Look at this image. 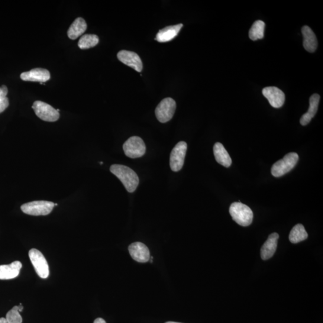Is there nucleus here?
I'll return each instance as SVG.
<instances>
[{"mask_svg":"<svg viewBox=\"0 0 323 323\" xmlns=\"http://www.w3.org/2000/svg\"><path fill=\"white\" fill-rule=\"evenodd\" d=\"M55 203L46 201H36L26 203L21 206L25 214L31 216H46L52 211Z\"/></svg>","mask_w":323,"mask_h":323,"instance_id":"20e7f679","label":"nucleus"},{"mask_svg":"<svg viewBox=\"0 0 323 323\" xmlns=\"http://www.w3.org/2000/svg\"><path fill=\"white\" fill-rule=\"evenodd\" d=\"M126 156L135 159L144 156L146 147L143 139L137 136L129 138L123 145Z\"/></svg>","mask_w":323,"mask_h":323,"instance_id":"39448f33","label":"nucleus"},{"mask_svg":"<svg viewBox=\"0 0 323 323\" xmlns=\"http://www.w3.org/2000/svg\"><path fill=\"white\" fill-rule=\"evenodd\" d=\"M128 249L132 258L138 262L145 263L150 259V251L146 245L141 242L131 244Z\"/></svg>","mask_w":323,"mask_h":323,"instance_id":"f8f14e48","label":"nucleus"},{"mask_svg":"<svg viewBox=\"0 0 323 323\" xmlns=\"http://www.w3.org/2000/svg\"><path fill=\"white\" fill-rule=\"evenodd\" d=\"M229 213L232 219L240 226H250L253 222V211L249 206L240 202L232 203L229 208Z\"/></svg>","mask_w":323,"mask_h":323,"instance_id":"f03ea898","label":"nucleus"},{"mask_svg":"<svg viewBox=\"0 0 323 323\" xmlns=\"http://www.w3.org/2000/svg\"><path fill=\"white\" fill-rule=\"evenodd\" d=\"M265 24L262 21L258 20L254 22L249 31V37L251 40L256 41L262 39L264 37Z\"/></svg>","mask_w":323,"mask_h":323,"instance_id":"4be33fe9","label":"nucleus"},{"mask_svg":"<svg viewBox=\"0 0 323 323\" xmlns=\"http://www.w3.org/2000/svg\"><path fill=\"white\" fill-rule=\"evenodd\" d=\"M213 151H214L215 159L219 164L226 168L231 166V157L227 150L225 149L224 145L221 143H216L213 147Z\"/></svg>","mask_w":323,"mask_h":323,"instance_id":"6ab92c4d","label":"nucleus"},{"mask_svg":"<svg viewBox=\"0 0 323 323\" xmlns=\"http://www.w3.org/2000/svg\"><path fill=\"white\" fill-rule=\"evenodd\" d=\"M187 144L180 141L174 147L170 154V164L171 170L178 172L182 169L186 154Z\"/></svg>","mask_w":323,"mask_h":323,"instance_id":"1a4fd4ad","label":"nucleus"},{"mask_svg":"<svg viewBox=\"0 0 323 323\" xmlns=\"http://www.w3.org/2000/svg\"><path fill=\"white\" fill-rule=\"evenodd\" d=\"M21 78L24 81L38 82L42 83L46 82L50 79V74L48 70L38 68V69H32L27 72L22 73L21 74Z\"/></svg>","mask_w":323,"mask_h":323,"instance_id":"ddd939ff","label":"nucleus"},{"mask_svg":"<svg viewBox=\"0 0 323 323\" xmlns=\"http://www.w3.org/2000/svg\"><path fill=\"white\" fill-rule=\"evenodd\" d=\"M0 323H8V322L6 320V318H0Z\"/></svg>","mask_w":323,"mask_h":323,"instance_id":"bb28decb","label":"nucleus"},{"mask_svg":"<svg viewBox=\"0 0 323 323\" xmlns=\"http://www.w3.org/2000/svg\"><path fill=\"white\" fill-rule=\"evenodd\" d=\"M29 257L38 276L41 279H47L49 276V267L43 254L39 250L32 248L29 251Z\"/></svg>","mask_w":323,"mask_h":323,"instance_id":"423d86ee","label":"nucleus"},{"mask_svg":"<svg viewBox=\"0 0 323 323\" xmlns=\"http://www.w3.org/2000/svg\"><path fill=\"white\" fill-rule=\"evenodd\" d=\"M118 58L122 63L130 67L137 72L143 70V63L140 57L134 51L123 50L118 53Z\"/></svg>","mask_w":323,"mask_h":323,"instance_id":"9d476101","label":"nucleus"},{"mask_svg":"<svg viewBox=\"0 0 323 323\" xmlns=\"http://www.w3.org/2000/svg\"><path fill=\"white\" fill-rule=\"evenodd\" d=\"M24 306L22 305L15 306L6 314V319L8 323H22V318L19 312H22Z\"/></svg>","mask_w":323,"mask_h":323,"instance_id":"b1692460","label":"nucleus"},{"mask_svg":"<svg viewBox=\"0 0 323 323\" xmlns=\"http://www.w3.org/2000/svg\"><path fill=\"white\" fill-rule=\"evenodd\" d=\"M262 93L274 108L282 107L285 102V94L277 87H266L262 90Z\"/></svg>","mask_w":323,"mask_h":323,"instance_id":"9b49d317","label":"nucleus"},{"mask_svg":"<svg viewBox=\"0 0 323 323\" xmlns=\"http://www.w3.org/2000/svg\"><path fill=\"white\" fill-rule=\"evenodd\" d=\"M319 99L320 96L317 93H314L310 97L308 111L300 118V124L303 126L308 125L314 117L318 111Z\"/></svg>","mask_w":323,"mask_h":323,"instance_id":"a211bd4d","label":"nucleus"},{"mask_svg":"<svg viewBox=\"0 0 323 323\" xmlns=\"http://www.w3.org/2000/svg\"><path fill=\"white\" fill-rule=\"evenodd\" d=\"M86 21L82 18H77L68 30V36L70 39L76 40L86 31Z\"/></svg>","mask_w":323,"mask_h":323,"instance_id":"aec40b11","label":"nucleus"},{"mask_svg":"<svg viewBox=\"0 0 323 323\" xmlns=\"http://www.w3.org/2000/svg\"><path fill=\"white\" fill-rule=\"evenodd\" d=\"M303 36V47L310 53L314 52L318 46V41L314 32L308 26H304L302 28Z\"/></svg>","mask_w":323,"mask_h":323,"instance_id":"f3484780","label":"nucleus"},{"mask_svg":"<svg viewBox=\"0 0 323 323\" xmlns=\"http://www.w3.org/2000/svg\"><path fill=\"white\" fill-rule=\"evenodd\" d=\"M166 323H180V322H173V321H169V322H167Z\"/></svg>","mask_w":323,"mask_h":323,"instance_id":"cd10ccee","label":"nucleus"},{"mask_svg":"<svg viewBox=\"0 0 323 323\" xmlns=\"http://www.w3.org/2000/svg\"><path fill=\"white\" fill-rule=\"evenodd\" d=\"M22 267L19 261H15L10 264L0 265V280H11L19 276Z\"/></svg>","mask_w":323,"mask_h":323,"instance_id":"dca6fc26","label":"nucleus"},{"mask_svg":"<svg viewBox=\"0 0 323 323\" xmlns=\"http://www.w3.org/2000/svg\"><path fill=\"white\" fill-rule=\"evenodd\" d=\"M99 43V38L95 34H85L81 37L78 46L81 49H88L96 46Z\"/></svg>","mask_w":323,"mask_h":323,"instance_id":"5701e85b","label":"nucleus"},{"mask_svg":"<svg viewBox=\"0 0 323 323\" xmlns=\"http://www.w3.org/2000/svg\"><path fill=\"white\" fill-rule=\"evenodd\" d=\"M38 118L46 122H56L60 118V113L46 102L37 101L32 106Z\"/></svg>","mask_w":323,"mask_h":323,"instance_id":"6e6552de","label":"nucleus"},{"mask_svg":"<svg viewBox=\"0 0 323 323\" xmlns=\"http://www.w3.org/2000/svg\"><path fill=\"white\" fill-rule=\"evenodd\" d=\"M102 164H103V163H102V162H101V163H100V164L102 165Z\"/></svg>","mask_w":323,"mask_h":323,"instance_id":"c85d7f7f","label":"nucleus"},{"mask_svg":"<svg viewBox=\"0 0 323 323\" xmlns=\"http://www.w3.org/2000/svg\"><path fill=\"white\" fill-rule=\"evenodd\" d=\"M308 235L305 231L304 226L298 224L294 226L289 235V240L293 244L299 243L308 238Z\"/></svg>","mask_w":323,"mask_h":323,"instance_id":"412c9836","label":"nucleus"},{"mask_svg":"<svg viewBox=\"0 0 323 323\" xmlns=\"http://www.w3.org/2000/svg\"><path fill=\"white\" fill-rule=\"evenodd\" d=\"M176 110V102L173 98H166L162 100L155 110L157 120L161 123H167L173 118Z\"/></svg>","mask_w":323,"mask_h":323,"instance_id":"0eeeda50","label":"nucleus"},{"mask_svg":"<svg viewBox=\"0 0 323 323\" xmlns=\"http://www.w3.org/2000/svg\"><path fill=\"white\" fill-rule=\"evenodd\" d=\"M111 173L121 181L123 185L129 193L135 192L139 185V178L136 173L127 166L122 165H113Z\"/></svg>","mask_w":323,"mask_h":323,"instance_id":"f257e3e1","label":"nucleus"},{"mask_svg":"<svg viewBox=\"0 0 323 323\" xmlns=\"http://www.w3.org/2000/svg\"><path fill=\"white\" fill-rule=\"evenodd\" d=\"M299 160L296 153L287 154L283 159L277 161L271 169V173L275 177H280L290 172L296 166Z\"/></svg>","mask_w":323,"mask_h":323,"instance_id":"7ed1b4c3","label":"nucleus"},{"mask_svg":"<svg viewBox=\"0 0 323 323\" xmlns=\"http://www.w3.org/2000/svg\"><path fill=\"white\" fill-rule=\"evenodd\" d=\"M279 238V235L277 233L271 234L268 237L261 248V257L263 260L269 259L274 256L277 250Z\"/></svg>","mask_w":323,"mask_h":323,"instance_id":"4468645a","label":"nucleus"},{"mask_svg":"<svg viewBox=\"0 0 323 323\" xmlns=\"http://www.w3.org/2000/svg\"><path fill=\"white\" fill-rule=\"evenodd\" d=\"M93 323H106L104 319L101 318H96Z\"/></svg>","mask_w":323,"mask_h":323,"instance_id":"a878e982","label":"nucleus"},{"mask_svg":"<svg viewBox=\"0 0 323 323\" xmlns=\"http://www.w3.org/2000/svg\"><path fill=\"white\" fill-rule=\"evenodd\" d=\"M8 93L7 86L3 85L0 87V113L4 112L9 105V101L7 97Z\"/></svg>","mask_w":323,"mask_h":323,"instance_id":"393cba45","label":"nucleus"},{"mask_svg":"<svg viewBox=\"0 0 323 323\" xmlns=\"http://www.w3.org/2000/svg\"><path fill=\"white\" fill-rule=\"evenodd\" d=\"M183 25L180 24L168 27L160 30L156 35L155 40L160 43H165L172 40L175 38L182 28Z\"/></svg>","mask_w":323,"mask_h":323,"instance_id":"2eb2a0df","label":"nucleus"}]
</instances>
